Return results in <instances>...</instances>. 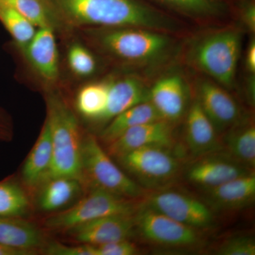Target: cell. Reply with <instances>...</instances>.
Wrapping results in <instances>:
<instances>
[{"label": "cell", "instance_id": "cell-1", "mask_svg": "<svg viewBox=\"0 0 255 255\" xmlns=\"http://www.w3.org/2000/svg\"><path fill=\"white\" fill-rule=\"evenodd\" d=\"M52 14L71 26L167 29L169 20L138 0H42Z\"/></svg>", "mask_w": 255, "mask_h": 255}, {"label": "cell", "instance_id": "cell-2", "mask_svg": "<svg viewBox=\"0 0 255 255\" xmlns=\"http://www.w3.org/2000/svg\"><path fill=\"white\" fill-rule=\"evenodd\" d=\"M46 118L51 131L53 155L46 180L53 177H67L75 178L83 182V137L78 120L66 104L56 96L48 98Z\"/></svg>", "mask_w": 255, "mask_h": 255}, {"label": "cell", "instance_id": "cell-3", "mask_svg": "<svg viewBox=\"0 0 255 255\" xmlns=\"http://www.w3.org/2000/svg\"><path fill=\"white\" fill-rule=\"evenodd\" d=\"M82 180L91 188L102 189L126 199L143 198L145 189L127 175L114 163L94 135L82 138Z\"/></svg>", "mask_w": 255, "mask_h": 255}, {"label": "cell", "instance_id": "cell-4", "mask_svg": "<svg viewBox=\"0 0 255 255\" xmlns=\"http://www.w3.org/2000/svg\"><path fill=\"white\" fill-rule=\"evenodd\" d=\"M110 28L99 35V43L106 51L124 61H150L162 56L170 46L168 37L151 29Z\"/></svg>", "mask_w": 255, "mask_h": 255}, {"label": "cell", "instance_id": "cell-5", "mask_svg": "<svg viewBox=\"0 0 255 255\" xmlns=\"http://www.w3.org/2000/svg\"><path fill=\"white\" fill-rule=\"evenodd\" d=\"M172 150L157 146L142 147L117 159L142 188L159 189L173 182L180 172V159Z\"/></svg>", "mask_w": 255, "mask_h": 255}, {"label": "cell", "instance_id": "cell-6", "mask_svg": "<svg viewBox=\"0 0 255 255\" xmlns=\"http://www.w3.org/2000/svg\"><path fill=\"white\" fill-rule=\"evenodd\" d=\"M241 47L238 32L228 30L203 38L193 52L196 65L211 78L226 87L234 82Z\"/></svg>", "mask_w": 255, "mask_h": 255}, {"label": "cell", "instance_id": "cell-7", "mask_svg": "<svg viewBox=\"0 0 255 255\" xmlns=\"http://www.w3.org/2000/svg\"><path fill=\"white\" fill-rule=\"evenodd\" d=\"M135 234L151 245L168 249H190L203 243L200 230L177 222L140 203L134 213Z\"/></svg>", "mask_w": 255, "mask_h": 255}, {"label": "cell", "instance_id": "cell-8", "mask_svg": "<svg viewBox=\"0 0 255 255\" xmlns=\"http://www.w3.org/2000/svg\"><path fill=\"white\" fill-rule=\"evenodd\" d=\"M133 201L102 189L91 188L90 193L73 207L48 217L45 226L52 230L68 231L78 225L105 216L132 214L139 204Z\"/></svg>", "mask_w": 255, "mask_h": 255}, {"label": "cell", "instance_id": "cell-9", "mask_svg": "<svg viewBox=\"0 0 255 255\" xmlns=\"http://www.w3.org/2000/svg\"><path fill=\"white\" fill-rule=\"evenodd\" d=\"M142 204L177 222L198 230L214 223L213 210L206 203L177 191L159 190L146 194Z\"/></svg>", "mask_w": 255, "mask_h": 255}, {"label": "cell", "instance_id": "cell-10", "mask_svg": "<svg viewBox=\"0 0 255 255\" xmlns=\"http://www.w3.org/2000/svg\"><path fill=\"white\" fill-rule=\"evenodd\" d=\"M219 152L194 158L186 169L187 180L198 187L207 189L254 172L222 150Z\"/></svg>", "mask_w": 255, "mask_h": 255}, {"label": "cell", "instance_id": "cell-11", "mask_svg": "<svg viewBox=\"0 0 255 255\" xmlns=\"http://www.w3.org/2000/svg\"><path fill=\"white\" fill-rule=\"evenodd\" d=\"M133 214H116L82 223L68 230L70 238L80 244L102 245L130 240L135 235Z\"/></svg>", "mask_w": 255, "mask_h": 255}, {"label": "cell", "instance_id": "cell-12", "mask_svg": "<svg viewBox=\"0 0 255 255\" xmlns=\"http://www.w3.org/2000/svg\"><path fill=\"white\" fill-rule=\"evenodd\" d=\"M175 145L171 122L161 120L131 128L110 142L106 152L117 159L135 149L149 146L173 149Z\"/></svg>", "mask_w": 255, "mask_h": 255}, {"label": "cell", "instance_id": "cell-13", "mask_svg": "<svg viewBox=\"0 0 255 255\" xmlns=\"http://www.w3.org/2000/svg\"><path fill=\"white\" fill-rule=\"evenodd\" d=\"M26 60L45 83L53 85L59 78V57L54 28H38L23 48Z\"/></svg>", "mask_w": 255, "mask_h": 255}, {"label": "cell", "instance_id": "cell-14", "mask_svg": "<svg viewBox=\"0 0 255 255\" xmlns=\"http://www.w3.org/2000/svg\"><path fill=\"white\" fill-rule=\"evenodd\" d=\"M199 104L217 132L233 127L240 120V109L234 99L222 87L209 81L198 87Z\"/></svg>", "mask_w": 255, "mask_h": 255}, {"label": "cell", "instance_id": "cell-15", "mask_svg": "<svg viewBox=\"0 0 255 255\" xmlns=\"http://www.w3.org/2000/svg\"><path fill=\"white\" fill-rule=\"evenodd\" d=\"M206 204L216 211H236L255 199V174H246L216 187L204 189Z\"/></svg>", "mask_w": 255, "mask_h": 255}, {"label": "cell", "instance_id": "cell-16", "mask_svg": "<svg viewBox=\"0 0 255 255\" xmlns=\"http://www.w3.org/2000/svg\"><path fill=\"white\" fill-rule=\"evenodd\" d=\"M218 132L196 100L188 111L185 127L186 145L194 158L221 150Z\"/></svg>", "mask_w": 255, "mask_h": 255}, {"label": "cell", "instance_id": "cell-17", "mask_svg": "<svg viewBox=\"0 0 255 255\" xmlns=\"http://www.w3.org/2000/svg\"><path fill=\"white\" fill-rule=\"evenodd\" d=\"M187 91L179 75L160 79L149 90V101L164 120L173 122L182 117L187 106Z\"/></svg>", "mask_w": 255, "mask_h": 255}, {"label": "cell", "instance_id": "cell-18", "mask_svg": "<svg viewBox=\"0 0 255 255\" xmlns=\"http://www.w3.org/2000/svg\"><path fill=\"white\" fill-rule=\"evenodd\" d=\"M149 101V90L132 77L109 81L108 100L102 122H108L134 106Z\"/></svg>", "mask_w": 255, "mask_h": 255}, {"label": "cell", "instance_id": "cell-19", "mask_svg": "<svg viewBox=\"0 0 255 255\" xmlns=\"http://www.w3.org/2000/svg\"><path fill=\"white\" fill-rule=\"evenodd\" d=\"M43 242L41 231L32 223L20 217L0 216V246L31 255Z\"/></svg>", "mask_w": 255, "mask_h": 255}, {"label": "cell", "instance_id": "cell-20", "mask_svg": "<svg viewBox=\"0 0 255 255\" xmlns=\"http://www.w3.org/2000/svg\"><path fill=\"white\" fill-rule=\"evenodd\" d=\"M52 155L51 131L46 118L39 136L21 169V177L26 186L38 187L46 180L51 164Z\"/></svg>", "mask_w": 255, "mask_h": 255}, {"label": "cell", "instance_id": "cell-21", "mask_svg": "<svg viewBox=\"0 0 255 255\" xmlns=\"http://www.w3.org/2000/svg\"><path fill=\"white\" fill-rule=\"evenodd\" d=\"M221 150L230 157L254 170L255 167V127L252 122H241L231 127L226 134Z\"/></svg>", "mask_w": 255, "mask_h": 255}, {"label": "cell", "instance_id": "cell-22", "mask_svg": "<svg viewBox=\"0 0 255 255\" xmlns=\"http://www.w3.org/2000/svg\"><path fill=\"white\" fill-rule=\"evenodd\" d=\"M82 184V181L73 177H58L47 179L41 184L38 196V207L46 212L63 209L80 194Z\"/></svg>", "mask_w": 255, "mask_h": 255}, {"label": "cell", "instance_id": "cell-23", "mask_svg": "<svg viewBox=\"0 0 255 255\" xmlns=\"http://www.w3.org/2000/svg\"><path fill=\"white\" fill-rule=\"evenodd\" d=\"M161 119L162 117L150 101L142 102L110 120V124L102 130L100 138L102 141L109 144L131 128Z\"/></svg>", "mask_w": 255, "mask_h": 255}, {"label": "cell", "instance_id": "cell-24", "mask_svg": "<svg viewBox=\"0 0 255 255\" xmlns=\"http://www.w3.org/2000/svg\"><path fill=\"white\" fill-rule=\"evenodd\" d=\"M109 81L94 82L82 87L75 99V105L82 117L102 122L108 100Z\"/></svg>", "mask_w": 255, "mask_h": 255}, {"label": "cell", "instance_id": "cell-25", "mask_svg": "<svg viewBox=\"0 0 255 255\" xmlns=\"http://www.w3.org/2000/svg\"><path fill=\"white\" fill-rule=\"evenodd\" d=\"M0 22L12 37L18 49L26 46L36 31L35 26L24 16L1 2H0Z\"/></svg>", "mask_w": 255, "mask_h": 255}, {"label": "cell", "instance_id": "cell-26", "mask_svg": "<svg viewBox=\"0 0 255 255\" xmlns=\"http://www.w3.org/2000/svg\"><path fill=\"white\" fill-rule=\"evenodd\" d=\"M29 207V201L19 185L12 181L0 182V216L21 217Z\"/></svg>", "mask_w": 255, "mask_h": 255}, {"label": "cell", "instance_id": "cell-27", "mask_svg": "<svg viewBox=\"0 0 255 255\" xmlns=\"http://www.w3.org/2000/svg\"><path fill=\"white\" fill-rule=\"evenodd\" d=\"M24 16L37 28H54L53 14L42 0H0Z\"/></svg>", "mask_w": 255, "mask_h": 255}, {"label": "cell", "instance_id": "cell-28", "mask_svg": "<svg viewBox=\"0 0 255 255\" xmlns=\"http://www.w3.org/2000/svg\"><path fill=\"white\" fill-rule=\"evenodd\" d=\"M190 16L206 17L218 14L221 5L216 0H156Z\"/></svg>", "mask_w": 255, "mask_h": 255}, {"label": "cell", "instance_id": "cell-29", "mask_svg": "<svg viewBox=\"0 0 255 255\" xmlns=\"http://www.w3.org/2000/svg\"><path fill=\"white\" fill-rule=\"evenodd\" d=\"M67 59L70 70L80 78L93 75L97 69L95 57L79 43H75L69 48Z\"/></svg>", "mask_w": 255, "mask_h": 255}, {"label": "cell", "instance_id": "cell-30", "mask_svg": "<svg viewBox=\"0 0 255 255\" xmlns=\"http://www.w3.org/2000/svg\"><path fill=\"white\" fill-rule=\"evenodd\" d=\"M216 253L219 255H255V241L247 236L228 238L218 247Z\"/></svg>", "mask_w": 255, "mask_h": 255}, {"label": "cell", "instance_id": "cell-31", "mask_svg": "<svg viewBox=\"0 0 255 255\" xmlns=\"http://www.w3.org/2000/svg\"><path fill=\"white\" fill-rule=\"evenodd\" d=\"M90 246L92 255H135L139 253L137 246L130 240Z\"/></svg>", "mask_w": 255, "mask_h": 255}, {"label": "cell", "instance_id": "cell-32", "mask_svg": "<svg viewBox=\"0 0 255 255\" xmlns=\"http://www.w3.org/2000/svg\"><path fill=\"white\" fill-rule=\"evenodd\" d=\"M48 255H92L90 245L68 246L59 243H51L45 251Z\"/></svg>", "mask_w": 255, "mask_h": 255}, {"label": "cell", "instance_id": "cell-33", "mask_svg": "<svg viewBox=\"0 0 255 255\" xmlns=\"http://www.w3.org/2000/svg\"><path fill=\"white\" fill-rule=\"evenodd\" d=\"M243 18L248 27L255 31V7L253 3H248L245 5L243 9Z\"/></svg>", "mask_w": 255, "mask_h": 255}, {"label": "cell", "instance_id": "cell-34", "mask_svg": "<svg viewBox=\"0 0 255 255\" xmlns=\"http://www.w3.org/2000/svg\"><path fill=\"white\" fill-rule=\"evenodd\" d=\"M246 65L247 68L251 73L255 72V43L252 42L247 53Z\"/></svg>", "mask_w": 255, "mask_h": 255}, {"label": "cell", "instance_id": "cell-35", "mask_svg": "<svg viewBox=\"0 0 255 255\" xmlns=\"http://www.w3.org/2000/svg\"><path fill=\"white\" fill-rule=\"evenodd\" d=\"M0 255H30L25 252L14 251L0 246Z\"/></svg>", "mask_w": 255, "mask_h": 255}, {"label": "cell", "instance_id": "cell-36", "mask_svg": "<svg viewBox=\"0 0 255 255\" xmlns=\"http://www.w3.org/2000/svg\"><path fill=\"white\" fill-rule=\"evenodd\" d=\"M0 125H1V122H0Z\"/></svg>", "mask_w": 255, "mask_h": 255}]
</instances>
